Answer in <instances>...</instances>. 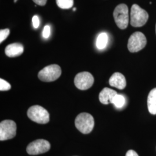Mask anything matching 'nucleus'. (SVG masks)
<instances>
[{
    "instance_id": "10",
    "label": "nucleus",
    "mask_w": 156,
    "mask_h": 156,
    "mask_svg": "<svg viewBox=\"0 0 156 156\" xmlns=\"http://www.w3.org/2000/svg\"><path fill=\"white\" fill-rule=\"evenodd\" d=\"M109 84L119 89H124L126 86V80L121 73H114L109 80Z\"/></svg>"
},
{
    "instance_id": "17",
    "label": "nucleus",
    "mask_w": 156,
    "mask_h": 156,
    "mask_svg": "<svg viewBox=\"0 0 156 156\" xmlns=\"http://www.w3.org/2000/svg\"><path fill=\"white\" fill-rule=\"evenodd\" d=\"M11 86L8 82L2 79H0V90L1 91H8L11 89Z\"/></svg>"
},
{
    "instance_id": "6",
    "label": "nucleus",
    "mask_w": 156,
    "mask_h": 156,
    "mask_svg": "<svg viewBox=\"0 0 156 156\" xmlns=\"http://www.w3.org/2000/svg\"><path fill=\"white\" fill-rule=\"evenodd\" d=\"M147 44L145 35L141 32H135L128 39V50L131 53L138 52L144 49Z\"/></svg>"
},
{
    "instance_id": "19",
    "label": "nucleus",
    "mask_w": 156,
    "mask_h": 156,
    "mask_svg": "<svg viewBox=\"0 0 156 156\" xmlns=\"http://www.w3.org/2000/svg\"><path fill=\"white\" fill-rule=\"evenodd\" d=\"M50 27L48 25L45 26V27L44 28V30H43V37L45 38H49L50 36Z\"/></svg>"
},
{
    "instance_id": "15",
    "label": "nucleus",
    "mask_w": 156,
    "mask_h": 156,
    "mask_svg": "<svg viewBox=\"0 0 156 156\" xmlns=\"http://www.w3.org/2000/svg\"><path fill=\"white\" fill-rule=\"evenodd\" d=\"M56 3L59 8L67 9L73 7V0H56Z\"/></svg>"
},
{
    "instance_id": "2",
    "label": "nucleus",
    "mask_w": 156,
    "mask_h": 156,
    "mask_svg": "<svg viewBox=\"0 0 156 156\" xmlns=\"http://www.w3.org/2000/svg\"><path fill=\"white\" fill-rule=\"evenodd\" d=\"M149 18L147 12L137 4L132 6L130 13V23L134 27L144 26Z\"/></svg>"
},
{
    "instance_id": "3",
    "label": "nucleus",
    "mask_w": 156,
    "mask_h": 156,
    "mask_svg": "<svg viewBox=\"0 0 156 156\" xmlns=\"http://www.w3.org/2000/svg\"><path fill=\"white\" fill-rule=\"evenodd\" d=\"M27 116L32 121L39 124H46L49 122V113L44 108L39 105L31 106Z\"/></svg>"
},
{
    "instance_id": "20",
    "label": "nucleus",
    "mask_w": 156,
    "mask_h": 156,
    "mask_svg": "<svg viewBox=\"0 0 156 156\" xmlns=\"http://www.w3.org/2000/svg\"><path fill=\"white\" fill-rule=\"evenodd\" d=\"M32 22H33V26L34 28H37L39 27V18L37 15L34 16L33 17V19H32Z\"/></svg>"
},
{
    "instance_id": "23",
    "label": "nucleus",
    "mask_w": 156,
    "mask_h": 156,
    "mask_svg": "<svg viewBox=\"0 0 156 156\" xmlns=\"http://www.w3.org/2000/svg\"><path fill=\"white\" fill-rule=\"evenodd\" d=\"M75 10H76V8H74L73 9V11H75Z\"/></svg>"
},
{
    "instance_id": "24",
    "label": "nucleus",
    "mask_w": 156,
    "mask_h": 156,
    "mask_svg": "<svg viewBox=\"0 0 156 156\" xmlns=\"http://www.w3.org/2000/svg\"><path fill=\"white\" fill-rule=\"evenodd\" d=\"M17 1V0H14V2H16Z\"/></svg>"
},
{
    "instance_id": "25",
    "label": "nucleus",
    "mask_w": 156,
    "mask_h": 156,
    "mask_svg": "<svg viewBox=\"0 0 156 156\" xmlns=\"http://www.w3.org/2000/svg\"></svg>"
},
{
    "instance_id": "11",
    "label": "nucleus",
    "mask_w": 156,
    "mask_h": 156,
    "mask_svg": "<svg viewBox=\"0 0 156 156\" xmlns=\"http://www.w3.org/2000/svg\"><path fill=\"white\" fill-rule=\"evenodd\" d=\"M117 94L116 91L105 87L101 91L99 95V100L103 104H113V99Z\"/></svg>"
},
{
    "instance_id": "22",
    "label": "nucleus",
    "mask_w": 156,
    "mask_h": 156,
    "mask_svg": "<svg viewBox=\"0 0 156 156\" xmlns=\"http://www.w3.org/2000/svg\"><path fill=\"white\" fill-rule=\"evenodd\" d=\"M126 156H139L138 154L136 153V152H135V151H133V150H129L128 151Z\"/></svg>"
},
{
    "instance_id": "7",
    "label": "nucleus",
    "mask_w": 156,
    "mask_h": 156,
    "mask_svg": "<svg viewBox=\"0 0 156 156\" xmlns=\"http://www.w3.org/2000/svg\"><path fill=\"white\" fill-rule=\"evenodd\" d=\"M16 124L13 120H5L0 123V140H10L16 134Z\"/></svg>"
},
{
    "instance_id": "1",
    "label": "nucleus",
    "mask_w": 156,
    "mask_h": 156,
    "mask_svg": "<svg viewBox=\"0 0 156 156\" xmlns=\"http://www.w3.org/2000/svg\"><path fill=\"white\" fill-rule=\"evenodd\" d=\"M75 127L78 130L84 134H89L94 126L93 117L88 113H81L75 119Z\"/></svg>"
},
{
    "instance_id": "16",
    "label": "nucleus",
    "mask_w": 156,
    "mask_h": 156,
    "mask_svg": "<svg viewBox=\"0 0 156 156\" xmlns=\"http://www.w3.org/2000/svg\"><path fill=\"white\" fill-rule=\"evenodd\" d=\"M125 104V98L122 95L117 94L113 101V104L118 108H122Z\"/></svg>"
},
{
    "instance_id": "12",
    "label": "nucleus",
    "mask_w": 156,
    "mask_h": 156,
    "mask_svg": "<svg viewBox=\"0 0 156 156\" xmlns=\"http://www.w3.org/2000/svg\"><path fill=\"white\" fill-rule=\"evenodd\" d=\"M24 51V47L20 43H13L6 47V55L9 57H15L20 56Z\"/></svg>"
},
{
    "instance_id": "13",
    "label": "nucleus",
    "mask_w": 156,
    "mask_h": 156,
    "mask_svg": "<svg viewBox=\"0 0 156 156\" xmlns=\"http://www.w3.org/2000/svg\"><path fill=\"white\" fill-rule=\"evenodd\" d=\"M147 107L151 114L156 115V88L151 90L149 94Z\"/></svg>"
},
{
    "instance_id": "8",
    "label": "nucleus",
    "mask_w": 156,
    "mask_h": 156,
    "mask_svg": "<svg viewBox=\"0 0 156 156\" xmlns=\"http://www.w3.org/2000/svg\"><path fill=\"white\" fill-rule=\"evenodd\" d=\"M50 143L45 140H37L30 143L27 147V152L30 155H38L50 150Z\"/></svg>"
},
{
    "instance_id": "5",
    "label": "nucleus",
    "mask_w": 156,
    "mask_h": 156,
    "mask_svg": "<svg viewBox=\"0 0 156 156\" xmlns=\"http://www.w3.org/2000/svg\"><path fill=\"white\" fill-rule=\"evenodd\" d=\"M62 74V69L57 64L46 66L38 73L39 79L45 82H50L57 80Z\"/></svg>"
},
{
    "instance_id": "21",
    "label": "nucleus",
    "mask_w": 156,
    "mask_h": 156,
    "mask_svg": "<svg viewBox=\"0 0 156 156\" xmlns=\"http://www.w3.org/2000/svg\"><path fill=\"white\" fill-rule=\"evenodd\" d=\"M33 1L36 4L40 6L45 5L47 2V0H33Z\"/></svg>"
},
{
    "instance_id": "18",
    "label": "nucleus",
    "mask_w": 156,
    "mask_h": 156,
    "mask_svg": "<svg viewBox=\"0 0 156 156\" xmlns=\"http://www.w3.org/2000/svg\"><path fill=\"white\" fill-rule=\"evenodd\" d=\"M9 33H10V31L8 28L1 30V31H0V43H2L5 39L7 38V37L9 35Z\"/></svg>"
},
{
    "instance_id": "9",
    "label": "nucleus",
    "mask_w": 156,
    "mask_h": 156,
    "mask_svg": "<svg viewBox=\"0 0 156 156\" xmlns=\"http://www.w3.org/2000/svg\"><path fill=\"white\" fill-rule=\"evenodd\" d=\"M94 77L88 72L78 73L74 79L75 86L78 89L85 90L90 89L94 83Z\"/></svg>"
},
{
    "instance_id": "4",
    "label": "nucleus",
    "mask_w": 156,
    "mask_h": 156,
    "mask_svg": "<svg viewBox=\"0 0 156 156\" xmlns=\"http://www.w3.org/2000/svg\"><path fill=\"white\" fill-rule=\"evenodd\" d=\"M113 17L117 27L120 29H126L129 23L128 6L124 4L117 5L113 12Z\"/></svg>"
},
{
    "instance_id": "14",
    "label": "nucleus",
    "mask_w": 156,
    "mask_h": 156,
    "mask_svg": "<svg viewBox=\"0 0 156 156\" xmlns=\"http://www.w3.org/2000/svg\"><path fill=\"white\" fill-rule=\"evenodd\" d=\"M108 42V36L105 33H101L97 39L96 45L98 49H104L107 45Z\"/></svg>"
}]
</instances>
